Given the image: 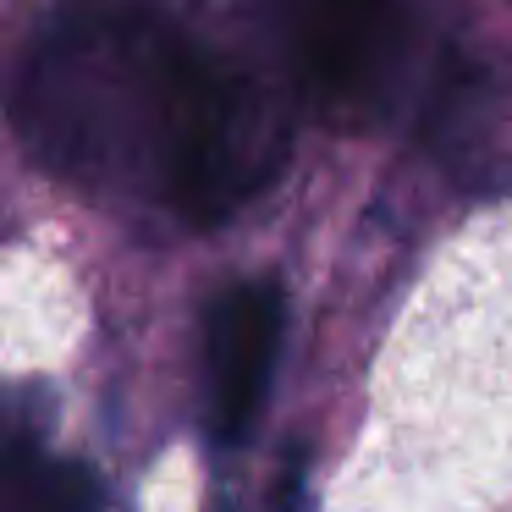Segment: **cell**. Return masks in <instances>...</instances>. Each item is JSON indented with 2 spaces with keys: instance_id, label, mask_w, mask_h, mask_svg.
<instances>
[{
  "instance_id": "cell-1",
  "label": "cell",
  "mask_w": 512,
  "mask_h": 512,
  "mask_svg": "<svg viewBox=\"0 0 512 512\" xmlns=\"http://www.w3.org/2000/svg\"><path fill=\"white\" fill-rule=\"evenodd\" d=\"M210 67L149 0H78L28 56L17 133L39 166L78 188L177 204Z\"/></svg>"
},
{
  "instance_id": "cell-2",
  "label": "cell",
  "mask_w": 512,
  "mask_h": 512,
  "mask_svg": "<svg viewBox=\"0 0 512 512\" xmlns=\"http://www.w3.org/2000/svg\"><path fill=\"white\" fill-rule=\"evenodd\" d=\"M281 287L276 281H243L221 292L210 309L204 336V419L221 441H243L259 419V402L270 397L281 353Z\"/></svg>"
},
{
  "instance_id": "cell-3",
  "label": "cell",
  "mask_w": 512,
  "mask_h": 512,
  "mask_svg": "<svg viewBox=\"0 0 512 512\" xmlns=\"http://www.w3.org/2000/svg\"><path fill=\"white\" fill-rule=\"evenodd\" d=\"M298 50L320 100L358 111L375 94L380 61L391 50V0H309Z\"/></svg>"
},
{
  "instance_id": "cell-4",
  "label": "cell",
  "mask_w": 512,
  "mask_h": 512,
  "mask_svg": "<svg viewBox=\"0 0 512 512\" xmlns=\"http://www.w3.org/2000/svg\"><path fill=\"white\" fill-rule=\"evenodd\" d=\"M6 512H111V501L89 463L50 457L17 435L6 452Z\"/></svg>"
},
{
  "instance_id": "cell-5",
  "label": "cell",
  "mask_w": 512,
  "mask_h": 512,
  "mask_svg": "<svg viewBox=\"0 0 512 512\" xmlns=\"http://www.w3.org/2000/svg\"><path fill=\"white\" fill-rule=\"evenodd\" d=\"M309 507V496H303V457L292 452L287 468H281V485H276V501H270V512H303Z\"/></svg>"
}]
</instances>
